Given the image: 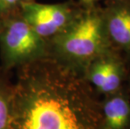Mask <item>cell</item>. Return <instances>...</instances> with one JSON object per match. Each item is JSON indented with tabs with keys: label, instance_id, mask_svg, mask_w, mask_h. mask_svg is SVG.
I'll return each instance as SVG.
<instances>
[{
	"label": "cell",
	"instance_id": "cell-1",
	"mask_svg": "<svg viewBox=\"0 0 130 129\" xmlns=\"http://www.w3.org/2000/svg\"><path fill=\"white\" fill-rule=\"evenodd\" d=\"M9 129H102L98 95L51 56L16 69Z\"/></svg>",
	"mask_w": 130,
	"mask_h": 129
},
{
	"label": "cell",
	"instance_id": "cell-2",
	"mask_svg": "<svg viewBox=\"0 0 130 129\" xmlns=\"http://www.w3.org/2000/svg\"><path fill=\"white\" fill-rule=\"evenodd\" d=\"M112 50L104 28L102 8L96 4H82L72 23L49 41V56L83 76L94 60Z\"/></svg>",
	"mask_w": 130,
	"mask_h": 129
},
{
	"label": "cell",
	"instance_id": "cell-3",
	"mask_svg": "<svg viewBox=\"0 0 130 129\" xmlns=\"http://www.w3.org/2000/svg\"><path fill=\"white\" fill-rule=\"evenodd\" d=\"M49 56V41L39 35L24 20L19 11L2 20L0 66L12 71Z\"/></svg>",
	"mask_w": 130,
	"mask_h": 129
},
{
	"label": "cell",
	"instance_id": "cell-4",
	"mask_svg": "<svg viewBox=\"0 0 130 129\" xmlns=\"http://www.w3.org/2000/svg\"><path fill=\"white\" fill-rule=\"evenodd\" d=\"M82 8L74 2L59 4H40L23 1L19 14L39 35L50 41L54 39L74 21Z\"/></svg>",
	"mask_w": 130,
	"mask_h": 129
},
{
	"label": "cell",
	"instance_id": "cell-5",
	"mask_svg": "<svg viewBox=\"0 0 130 129\" xmlns=\"http://www.w3.org/2000/svg\"><path fill=\"white\" fill-rule=\"evenodd\" d=\"M127 65L121 53L115 50H110L88 65L84 78L98 96L112 94L120 90L128 80Z\"/></svg>",
	"mask_w": 130,
	"mask_h": 129
},
{
	"label": "cell",
	"instance_id": "cell-6",
	"mask_svg": "<svg viewBox=\"0 0 130 129\" xmlns=\"http://www.w3.org/2000/svg\"><path fill=\"white\" fill-rule=\"evenodd\" d=\"M104 28L112 47L130 60V0H112L102 9Z\"/></svg>",
	"mask_w": 130,
	"mask_h": 129
},
{
	"label": "cell",
	"instance_id": "cell-7",
	"mask_svg": "<svg viewBox=\"0 0 130 129\" xmlns=\"http://www.w3.org/2000/svg\"><path fill=\"white\" fill-rule=\"evenodd\" d=\"M102 129H130V96L127 86L100 101Z\"/></svg>",
	"mask_w": 130,
	"mask_h": 129
},
{
	"label": "cell",
	"instance_id": "cell-8",
	"mask_svg": "<svg viewBox=\"0 0 130 129\" xmlns=\"http://www.w3.org/2000/svg\"><path fill=\"white\" fill-rule=\"evenodd\" d=\"M13 92L11 71L0 66V129H9Z\"/></svg>",
	"mask_w": 130,
	"mask_h": 129
},
{
	"label": "cell",
	"instance_id": "cell-9",
	"mask_svg": "<svg viewBox=\"0 0 130 129\" xmlns=\"http://www.w3.org/2000/svg\"><path fill=\"white\" fill-rule=\"evenodd\" d=\"M24 0H0V20L18 13L21 3Z\"/></svg>",
	"mask_w": 130,
	"mask_h": 129
},
{
	"label": "cell",
	"instance_id": "cell-10",
	"mask_svg": "<svg viewBox=\"0 0 130 129\" xmlns=\"http://www.w3.org/2000/svg\"><path fill=\"white\" fill-rule=\"evenodd\" d=\"M98 1H102V0H83L82 2H81L80 4H84V5H87V4H95L96 2ZM109 1H112V0H109Z\"/></svg>",
	"mask_w": 130,
	"mask_h": 129
},
{
	"label": "cell",
	"instance_id": "cell-11",
	"mask_svg": "<svg viewBox=\"0 0 130 129\" xmlns=\"http://www.w3.org/2000/svg\"><path fill=\"white\" fill-rule=\"evenodd\" d=\"M127 81H128V85H127V88H128V93H129V96H130V76H128V80H127Z\"/></svg>",
	"mask_w": 130,
	"mask_h": 129
},
{
	"label": "cell",
	"instance_id": "cell-12",
	"mask_svg": "<svg viewBox=\"0 0 130 129\" xmlns=\"http://www.w3.org/2000/svg\"><path fill=\"white\" fill-rule=\"evenodd\" d=\"M1 28H2V20H0V29H1Z\"/></svg>",
	"mask_w": 130,
	"mask_h": 129
},
{
	"label": "cell",
	"instance_id": "cell-13",
	"mask_svg": "<svg viewBox=\"0 0 130 129\" xmlns=\"http://www.w3.org/2000/svg\"><path fill=\"white\" fill-rule=\"evenodd\" d=\"M83 0H79V3H81V2H82Z\"/></svg>",
	"mask_w": 130,
	"mask_h": 129
},
{
	"label": "cell",
	"instance_id": "cell-14",
	"mask_svg": "<svg viewBox=\"0 0 130 129\" xmlns=\"http://www.w3.org/2000/svg\"><path fill=\"white\" fill-rule=\"evenodd\" d=\"M24 1H31V0H24Z\"/></svg>",
	"mask_w": 130,
	"mask_h": 129
}]
</instances>
